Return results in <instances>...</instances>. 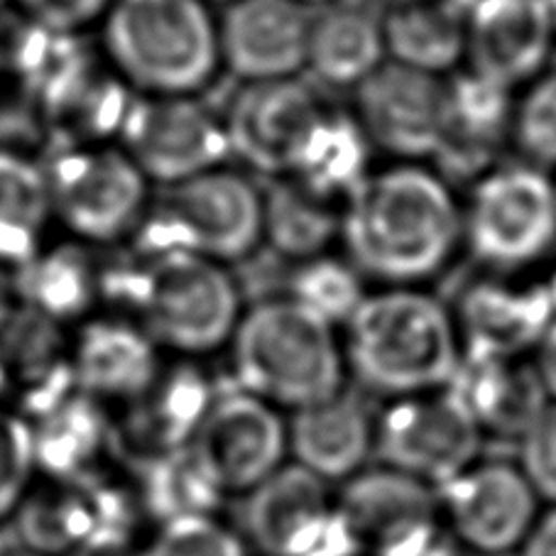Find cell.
Segmentation results:
<instances>
[{
	"label": "cell",
	"instance_id": "277c9868",
	"mask_svg": "<svg viewBox=\"0 0 556 556\" xmlns=\"http://www.w3.org/2000/svg\"><path fill=\"white\" fill-rule=\"evenodd\" d=\"M105 47L148 96H194L220 66L218 25L206 0H113Z\"/></svg>",
	"mask_w": 556,
	"mask_h": 556
},
{
	"label": "cell",
	"instance_id": "f35d334b",
	"mask_svg": "<svg viewBox=\"0 0 556 556\" xmlns=\"http://www.w3.org/2000/svg\"><path fill=\"white\" fill-rule=\"evenodd\" d=\"M532 366L546 392V400L556 405V319L552 321L549 329H546L540 346L534 349Z\"/></svg>",
	"mask_w": 556,
	"mask_h": 556
},
{
	"label": "cell",
	"instance_id": "83f0119b",
	"mask_svg": "<svg viewBox=\"0 0 556 556\" xmlns=\"http://www.w3.org/2000/svg\"><path fill=\"white\" fill-rule=\"evenodd\" d=\"M116 439V429L105 419L103 402L89 395H66L33 427L35 466L50 473V481L89 478L105 446Z\"/></svg>",
	"mask_w": 556,
	"mask_h": 556
},
{
	"label": "cell",
	"instance_id": "2e32d148",
	"mask_svg": "<svg viewBox=\"0 0 556 556\" xmlns=\"http://www.w3.org/2000/svg\"><path fill=\"white\" fill-rule=\"evenodd\" d=\"M454 316L464 356L532 358L556 309L544 280L485 273L456 294Z\"/></svg>",
	"mask_w": 556,
	"mask_h": 556
},
{
	"label": "cell",
	"instance_id": "f6af8a7d",
	"mask_svg": "<svg viewBox=\"0 0 556 556\" xmlns=\"http://www.w3.org/2000/svg\"><path fill=\"white\" fill-rule=\"evenodd\" d=\"M3 556H45V554H37V552H27V549H17L11 554H3Z\"/></svg>",
	"mask_w": 556,
	"mask_h": 556
},
{
	"label": "cell",
	"instance_id": "3957f363",
	"mask_svg": "<svg viewBox=\"0 0 556 556\" xmlns=\"http://www.w3.org/2000/svg\"><path fill=\"white\" fill-rule=\"evenodd\" d=\"M236 388L277 409H304L346 390L339 329L290 296L243 309L231 337Z\"/></svg>",
	"mask_w": 556,
	"mask_h": 556
},
{
	"label": "cell",
	"instance_id": "e575fe53",
	"mask_svg": "<svg viewBox=\"0 0 556 556\" xmlns=\"http://www.w3.org/2000/svg\"><path fill=\"white\" fill-rule=\"evenodd\" d=\"M35 446L33 427L0 405V522L13 520L27 493L33 491Z\"/></svg>",
	"mask_w": 556,
	"mask_h": 556
},
{
	"label": "cell",
	"instance_id": "7c38bea8",
	"mask_svg": "<svg viewBox=\"0 0 556 556\" xmlns=\"http://www.w3.org/2000/svg\"><path fill=\"white\" fill-rule=\"evenodd\" d=\"M224 495H248L287 464L280 409L243 390L216 395L189 444Z\"/></svg>",
	"mask_w": 556,
	"mask_h": 556
},
{
	"label": "cell",
	"instance_id": "8fae6325",
	"mask_svg": "<svg viewBox=\"0 0 556 556\" xmlns=\"http://www.w3.org/2000/svg\"><path fill=\"white\" fill-rule=\"evenodd\" d=\"M123 152L162 187L218 169L231 157L224 116L194 96H148L128 105Z\"/></svg>",
	"mask_w": 556,
	"mask_h": 556
},
{
	"label": "cell",
	"instance_id": "74e56055",
	"mask_svg": "<svg viewBox=\"0 0 556 556\" xmlns=\"http://www.w3.org/2000/svg\"><path fill=\"white\" fill-rule=\"evenodd\" d=\"M42 30L72 33L105 15L113 0H17Z\"/></svg>",
	"mask_w": 556,
	"mask_h": 556
},
{
	"label": "cell",
	"instance_id": "d590c367",
	"mask_svg": "<svg viewBox=\"0 0 556 556\" xmlns=\"http://www.w3.org/2000/svg\"><path fill=\"white\" fill-rule=\"evenodd\" d=\"M30 280L27 285L33 287L35 306L42 309L45 316H66L72 312H79L89 300V270L81 257L72 253L52 255L45 263H30Z\"/></svg>",
	"mask_w": 556,
	"mask_h": 556
},
{
	"label": "cell",
	"instance_id": "5bb4252c",
	"mask_svg": "<svg viewBox=\"0 0 556 556\" xmlns=\"http://www.w3.org/2000/svg\"><path fill=\"white\" fill-rule=\"evenodd\" d=\"M337 507L363 556H421L446 534L434 488L386 466L343 483Z\"/></svg>",
	"mask_w": 556,
	"mask_h": 556
},
{
	"label": "cell",
	"instance_id": "f546056e",
	"mask_svg": "<svg viewBox=\"0 0 556 556\" xmlns=\"http://www.w3.org/2000/svg\"><path fill=\"white\" fill-rule=\"evenodd\" d=\"M50 214L45 172L15 152H0V265L35 261Z\"/></svg>",
	"mask_w": 556,
	"mask_h": 556
},
{
	"label": "cell",
	"instance_id": "cb8c5ba5",
	"mask_svg": "<svg viewBox=\"0 0 556 556\" xmlns=\"http://www.w3.org/2000/svg\"><path fill=\"white\" fill-rule=\"evenodd\" d=\"M160 370L157 343L140 324L91 321L72 349V380L99 402H132Z\"/></svg>",
	"mask_w": 556,
	"mask_h": 556
},
{
	"label": "cell",
	"instance_id": "7a4b0ae2",
	"mask_svg": "<svg viewBox=\"0 0 556 556\" xmlns=\"http://www.w3.org/2000/svg\"><path fill=\"white\" fill-rule=\"evenodd\" d=\"M341 331L353 378L388 400L446 388L464 358L452 309L419 287L368 292Z\"/></svg>",
	"mask_w": 556,
	"mask_h": 556
},
{
	"label": "cell",
	"instance_id": "5b68a950",
	"mask_svg": "<svg viewBox=\"0 0 556 556\" xmlns=\"http://www.w3.org/2000/svg\"><path fill=\"white\" fill-rule=\"evenodd\" d=\"M126 296L157 346L187 356L231 343L243 316L241 290L226 265L194 253L150 255L126 280Z\"/></svg>",
	"mask_w": 556,
	"mask_h": 556
},
{
	"label": "cell",
	"instance_id": "681fc988",
	"mask_svg": "<svg viewBox=\"0 0 556 556\" xmlns=\"http://www.w3.org/2000/svg\"><path fill=\"white\" fill-rule=\"evenodd\" d=\"M386 3H392V0H386Z\"/></svg>",
	"mask_w": 556,
	"mask_h": 556
},
{
	"label": "cell",
	"instance_id": "603a6c76",
	"mask_svg": "<svg viewBox=\"0 0 556 556\" xmlns=\"http://www.w3.org/2000/svg\"><path fill=\"white\" fill-rule=\"evenodd\" d=\"M446 388L473 417L483 437L517 441L549 405L532 358L464 356Z\"/></svg>",
	"mask_w": 556,
	"mask_h": 556
},
{
	"label": "cell",
	"instance_id": "52a82bcc",
	"mask_svg": "<svg viewBox=\"0 0 556 556\" xmlns=\"http://www.w3.org/2000/svg\"><path fill=\"white\" fill-rule=\"evenodd\" d=\"M464 245L488 273L525 275L556 251V187L549 172L497 165L471 185Z\"/></svg>",
	"mask_w": 556,
	"mask_h": 556
},
{
	"label": "cell",
	"instance_id": "60d3db41",
	"mask_svg": "<svg viewBox=\"0 0 556 556\" xmlns=\"http://www.w3.org/2000/svg\"><path fill=\"white\" fill-rule=\"evenodd\" d=\"M140 544L132 540H99L81 546L70 556H138Z\"/></svg>",
	"mask_w": 556,
	"mask_h": 556
},
{
	"label": "cell",
	"instance_id": "ac0fdd59",
	"mask_svg": "<svg viewBox=\"0 0 556 556\" xmlns=\"http://www.w3.org/2000/svg\"><path fill=\"white\" fill-rule=\"evenodd\" d=\"M515 91L471 70L446 76L444 121L431 162L448 185L481 179L510 146Z\"/></svg>",
	"mask_w": 556,
	"mask_h": 556
},
{
	"label": "cell",
	"instance_id": "30bf717a",
	"mask_svg": "<svg viewBox=\"0 0 556 556\" xmlns=\"http://www.w3.org/2000/svg\"><path fill=\"white\" fill-rule=\"evenodd\" d=\"M446 534L476 556H513L530 536L542 501L520 466L505 458H478L437 488Z\"/></svg>",
	"mask_w": 556,
	"mask_h": 556
},
{
	"label": "cell",
	"instance_id": "bcb514c9",
	"mask_svg": "<svg viewBox=\"0 0 556 556\" xmlns=\"http://www.w3.org/2000/svg\"><path fill=\"white\" fill-rule=\"evenodd\" d=\"M549 8H552V17H554V30H556V0H549Z\"/></svg>",
	"mask_w": 556,
	"mask_h": 556
},
{
	"label": "cell",
	"instance_id": "484cf974",
	"mask_svg": "<svg viewBox=\"0 0 556 556\" xmlns=\"http://www.w3.org/2000/svg\"><path fill=\"white\" fill-rule=\"evenodd\" d=\"M386 62V37L376 8L339 0L312 13L304 72L319 84L353 91Z\"/></svg>",
	"mask_w": 556,
	"mask_h": 556
},
{
	"label": "cell",
	"instance_id": "8d00e7d4",
	"mask_svg": "<svg viewBox=\"0 0 556 556\" xmlns=\"http://www.w3.org/2000/svg\"><path fill=\"white\" fill-rule=\"evenodd\" d=\"M517 466L542 503L556 505V405H546L517 439Z\"/></svg>",
	"mask_w": 556,
	"mask_h": 556
},
{
	"label": "cell",
	"instance_id": "4dcf8cb0",
	"mask_svg": "<svg viewBox=\"0 0 556 556\" xmlns=\"http://www.w3.org/2000/svg\"><path fill=\"white\" fill-rule=\"evenodd\" d=\"M224 501V491L211 481L189 446L146 464L142 503L160 525L189 517H216Z\"/></svg>",
	"mask_w": 556,
	"mask_h": 556
},
{
	"label": "cell",
	"instance_id": "9c48e42d",
	"mask_svg": "<svg viewBox=\"0 0 556 556\" xmlns=\"http://www.w3.org/2000/svg\"><path fill=\"white\" fill-rule=\"evenodd\" d=\"M243 540L263 556H363L329 483L296 464L245 495Z\"/></svg>",
	"mask_w": 556,
	"mask_h": 556
},
{
	"label": "cell",
	"instance_id": "1f68e13d",
	"mask_svg": "<svg viewBox=\"0 0 556 556\" xmlns=\"http://www.w3.org/2000/svg\"><path fill=\"white\" fill-rule=\"evenodd\" d=\"M285 296L333 329H343L368 296V290L366 277L356 270V265L326 253L296 263Z\"/></svg>",
	"mask_w": 556,
	"mask_h": 556
},
{
	"label": "cell",
	"instance_id": "b9f144b4",
	"mask_svg": "<svg viewBox=\"0 0 556 556\" xmlns=\"http://www.w3.org/2000/svg\"><path fill=\"white\" fill-rule=\"evenodd\" d=\"M421 556H476V554L466 552L464 546H458V544L452 540V536L444 534L437 544H431L429 549H427L425 554H421Z\"/></svg>",
	"mask_w": 556,
	"mask_h": 556
},
{
	"label": "cell",
	"instance_id": "d4e9b609",
	"mask_svg": "<svg viewBox=\"0 0 556 556\" xmlns=\"http://www.w3.org/2000/svg\"><path fill=\"white\" fill-rule=\"evenodd\" d=\"M471 0H392L380 11L388 60L446 79L466 64Z\"/></svg>",
	"mask_w": 556,
	"mask_h": 556
},
{
	"label": "cell",
	"instance_id": "e0dca14e",
	"mask_svg": "<svg viewBox=\"0 0 556 556\" xmlns=\"http://www.w3.org/2000/svg\"><path fill=\"white\" fill-rule=\"evenodd\" d=\"M351 93V113L372 150L417 165L419 160L434 157L444 121L446 79L388 60Z\"/></svg>",
	"mask_w": 556,
	"mask_h": 556
},
{
	"label": "cell",
	"instance_id": "4fadbf2b",
	"mask_svg": "<svg viewBox=\"0 0 556 556\" xmlns=\"http://www.w3.org/2000/svg\"><path fill=\"white\" fill-rule=\"evenodd\" d=\"M47 175L52 214L89 241H113L148 206V179L116 148L70 150Z\"/></svg>",
	"mask_w": 556,
	"mask_h": 556
},
{
	"label": "cell",
	"instance_id": "7bdbcfd3",
	"mask_svg": "<svg viewBox=\"0 0 556 556\" xmlns=\"http://www.w3.org/2000/svg\"><path fill=\"white\" fill-rule=\"evenodd\" d=\"M549 261H552V267H549V273H546V277H544V285H546V292H549L552 302H554V309H556V251H554V255L549 257Z\"/></svg>",
	"mask_w": 556,
	"mask_h": 556
},
{
	"label": "cell",
	"instance_id": "f907efd6",
	"mask_svg": "<svg viewBox=\"0 0 556 556\" xmlns=\"http://www.w3.org/2000/svg\"><path fill=\"white\" fill-rule=\"evenodd\" d=\"M554 187H556V179H554Z\"/></svg>",
	"mask_w": 556,
	"mask_h": 556
},
{
	"label": "cell",
	"instance_id": "7dc6e473",
	"mask_svg": "<svg viewBox=\"0 0 556 556\" xmlns=\"http://www.w3.org/2000/svg\"><path fill=\"white\" fill-rule=\"evenodd\" d=\"M206 3H224V5H228V3H233V0H206Z\"/></svg>",
	"mask_w": 556,
	"mask_h": 556
},
{
	"label": "cell",
	"instance_id": "ffe728a7",
	"mask_svg": "<svg viewBox=\"0 0 556 556\" xmlns=\"http://www.w3.org/2000/svg\"><path fill=\"white\" fill-rule=\"evenodd\" d=\"M554 50L549 0H471L466 70L517 91L549 70Z\"/></svg>",
	"mask_w": 556,
	"mask_h": 556
},
{
	"label": "cell",
	"instance_id": "6da1fadb",
	"mask_svg": "<svg viewBox=\"0 0 556 556\" xmlns=\"http://www.w3.org/2000/svg\"><path fill=\"white\" fill-rule=\"evenodd\" d=\"M341 241L363 277L417 287L464 245V206L437 169L395 162L370 172L341 206Z\"/></svg>",
	"mask_w": 556,
	"mask_h": 556
},
{
	"label": "cell",
	"instance_id": "ab89813d",
	"mask_svg": "<svg viewBox=\"0 0 556 556\" xmlns=\"http://www.w3.org/2000/svg\"><path fill=\"white\" fill-rule=\"evenodd\" d=\"M515 556H556V505L536 517L530 536Z\"/></svg>",
	"mask_w": 556,
	"mask_h": 556
},
{
	"label": "cell",
	"instance_id": "7402d4cb",
	"mask_svg": "<svg viewBox=\"0 0 556 556\" xmlns=\"http://www.w3.org/2000/svg\"><path fill=\"white\" fill-rule=\"evenodd\" d=\"M216 390L206 372L191 363L160 370L140 397L128 402L116 439L142 464L187 448L214 405Z\"/></svg>",
	"mask_w": 556,
	"mask_h": 556
},
{
	"label": "cell",
	"instance_id": "44dd1931",
	"mask_svg": "<svg viewBox=\"0 0 556 556\" xmlns=\"http://www.w3.org/2000/svg\"><path fill=\"white\" fill-rule=\"evenodd\" d=\"M287 446L292 464L321 478L324 483H346L366 471L376 456V417L356 392L341 390L312 407L292 412L287 421Z\"/></svg>",
	"mask_w": 556,
	"mask_h": 556
},
{
	"label": "cell",
	"instance_id": "c3c4849f",
	"mask_svg": "<svg viewBox=\"0 0 556 556\" xmlns=\"http://www.w3.org/2000/svg\"><path fill=\"white\" fill-rule=\"evenodd\" d=\"M5 3V0H0V5H3Z\"/></svg>",
	"mask_w": 556,
	"mask_h": 556
},
{
	"label": "cell",
	"instance_id": "f1b7e54d",
	"mask_svg": "<svg viewBox=\"0 0 556 556\" xmlns=\"http://www.w3.org/2000/svg\"><path fill=\"white\" fill-rule=\"evenodd\" d=\"M341 241V206L316 197L292 177L270 179L263 189V243L285 257L304 263L329 253Z\"/></svg>",
	"mask_w": 556,
	"mask_h": 556
},
{
	"label": "cell",
	"instance_id": "d6986e66",
	"mask_svg": "<svg viewBox=\"0 0 556 556\" xmlns=\"http://www.w3.org/2000/svg\"><path fill=\"white\" fill-rule=\"evenodd\" d=\"M216 25L220 66L243 84L296 79L306 70L312 11L296 0H233Z\"/></svg>",
	"mask_w": 556,
	"mask_h": 556
},
{
	"label": "cell",
	"instance_id": "4316f807",
	"mask_svg": "<svg viewBox=\"0 0 556 556\" xmlns=\"http://www.w3.org/2000/svg\"><path fill=\"white\" fill-rule=\"evenodd\" d=\"M372 148L351 111L326 109L296 157L290 177L316 197L343 206L370 175Z\"/></svg>",
	"mask_w": 556,
	"mask_h": 556
},
{
	"label": "cell",
	"instance_id": "d6a6232c",
	"mask_svg": "<svg viewBox=\"0 0 556 556\" xmlns=\"http://www.w3.org/2000/svg\"><path fill=\"white\" fill-rule=\"evenodd\" d=\"M510 146L520 152L525 165L542 172L556 169V70L515 91Z\"/></svg>",
	"mask_w": 556,
	"mask_h": 556
},
{
	"label": "cell",
	"instance_id": "ba28073f",
	"mask_svg": "<svg viewBox=\"0 0 556 556\" xmlns=\"http://www.w3.org/2000/svg\"><path fill=\"white\" fill-rule=\"evenodd\" d=\"M483 431L448 388L390 400L376 417V456L437 491L481 458Z\"/></svg>",
	"mask_w": 556,
	"mask_h": 556
},
{
	"label": "cell",
	"instance_id": "ee69618b",
	"mask_svg": "<svg viewBox=\"0 0 556 556\" xmlns=\"http://www.w3.org/2000/svg\"><path fill=\"white\" fill-rule=\"evenodd\" d=\"M296 3L309 8V11H319L324 5H331V3H339V0H296Z\"/></svg>",
	"mask_w": 556,
	"mask_h": 556
},
{
	"label": "cell",
	"instance_id": "9a60e30c",
	"mask_svg": "<svg viewBox=\"0 0 556 556\" xmlns=\"http://www.w3.org/2000/svg\"><path fill=\"white\" fill-rule=\"evenodd\" d=\"M324 111L321 96L300 76L243 84L224 113L231 157L270 179L290 177Z\"/></svg>",
	"mask_w": 556,
	"mask_h": 556
},
{
	"label": "cell",
	"instance_id": "8992f818",
	"mask_svg": "<svg viewBox=\"0 0 556 556\" xmlns=\"http://www.w3.org/2000/svg\"><path fill=\"white\" fill-rule=\"evenodd\" d=\"M146 248L194 253L220 265L263 243V191L241 172L218 167L162 191L146 224Z\"/></svg>",
	"mask_w": 556,
	"mask_h": 556
},
{
	"label": "cell",
	"instance_id": "836d02e7",
	"mask_svg": "<svg viewBox=\"0 0 556 556\" xmlns=\"http://www.w3.org/2000/svg\"><path fill=\"white\" fill-rule=\"evenodd\" d=\"M138 556H251L243 534L218 517H189L160 525Z\"/></svg>",
	"mask_w": 556,
	"mask_h": 556
}]
</instances>
